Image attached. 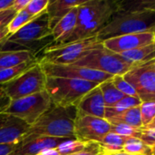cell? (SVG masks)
Instances as JSON below:
<instances>
[{"instance_id": "obj_20", "label": "cell", "mask_w": 155, "mask_h": 155, "mask_svg": "<svg viewBox=\"0 0 155 155\" xmlns=\"http://www.w3.org/2000/svg\"><path fill=\"white\" fill-rule=\"evenodd\" d=\"M118 54H120L125 61L133 64L146 63L155 58V42L151 45L142 46L132 51L121 53Z\"/></svg>"}, {"instance_id": "obj_10", "label": "cell", "mask_w": 155, "mask_h": 155, "mask_svg": "<svg viewBox=\"0 0 155 155\" xmlns=\"http://www.w3.org/2000/svg\"><path fill=\"white\" fill-rule=\"evenodd\" d=\"M40 64L45 74L48 77L79 79L94 82L99 84L113 78L112 74L75 64H54L44 62H40Z\"/></svg>"}, {"instance_id": "obj_2", "label": "cell", "mask_w": 155, "mask_h": 155, "mask_svg": "<svg viewBox=\"0 0 155 155\" xmlns=\"http://www.w3.org/2000/svg\"><path fill=\"white\" fill-rule=\"evenodd\" d=\"M75 107L52 106L31 126L25 134L74 140Z\"/></svg>"}, {"instance_id": "obj_34", "label": "cell", "mask_w": 155, "mask_h": 155, "mask_svg": "<svg viewBox=\"0 0 155 155\" xmlns=\"http://www.w3.org/2000/svg\"><path fill=\"white\" fill-rule=\"evenodd\" d=\"M74 155H106L101 144L97 142L86 143L83 151Z\"/></svg>"}, {"instance_id": "obj_11", "label": "cell", "mask_w": 155, "mask_h": 155, "mask_svg": "<svg viewBox=\"0 0 155 155\" xmlns=\"http://www.w3.org/2000/svg\"><path fill=\"white\" fill-rule=\"evenodd\" d=\"M111 132V124L104 118L76 114L74 138L82 143H100Z\"/></svg>"}, {"instance_id": "obj_29", "label": "cell", "mask_w": 155, "mask_h": 155, "mask_svg": "<svg viewBox=\"0 0 155 155\" xmlns=\"http://www.w3.org/2000/svg\"><path fill=\"white\" fill-rule=\"evenodd\" d=\"M86 143L77 140H66L56 147L60 155H74L84 150Z\"/></svg>"}, {"instance_id": "obj_19", "label": "cell", "mask_w": 155, "mask_h": 155, "mask_svg": "<svg viewBox=\"0 0 155 155\" xmlns=\"http://www.w3.org/2000/svg\"><path fill=\"white\" fill-rule=\"evenodd\" d=\"M37 59L29 51H0V70Z\"/></svg>"}, {"instance_id": "obj_23", "label": "cell", "mask_w": 155, "mask_h": 155, "mask_svg": "<svg viewBox=\"0 0 155 155\" xmlns=\"http://www.w3.org/2000/svg\"><path fill=\"white\" fill-rule=\"evenodd\" d=\"M99 87L104 97L105 107H111L125 97V95L115 87L111 79L99 84Z\"/></svg>"}, {"instance_id": "obj_6", "label": "cell", "mask_w": 155, "mask_h": 155, "mask_svg": "<svg viewBox=\"0 0 155 155\" xmlns=\"http://www.w3.org/2000/svg\"><path fill=\"white\" fill-rule=\"evenodd\" d=\"M46 77L38 61L17 77L3 84L1 88L12 102L45 91Z\"/></svg>"}, {"instance_id": "obj_24", "label": "cell", "mask_w": 155, "mask_h": 155, "mask_svg": "<svg viewBox=\"0 0 155 155\" xmlns=\"http://www.w3.org/2000/svg\"><path fill=\"white\" fill-rule=\"evenodd\" d=\"M142 104L141 100L138 97H130V96H125L123 98L121 101L116 103L114 105L111 107H105V115L104 119H109L112 116H114L118 114H121L128 109L140 106Z\"/></svg>"}, {"instance_id": "obj_27", "label": "cell", "mask_w": 155, "mask_h": 155, "mask_svg": "<svg viewBox=\"0 0 155 155\" xmlns=\"http://www.w3.org/2000/svg\"><path fill=\"white\" fill-rule=\"evenodd\" d=\"M120 11H155V0H123Z\"/></svg>"}, {"instance_id": "obj_38", "label": "cell", "mask_w": 155, "mask_h": 155, "mask_svg": "<svg viewBox=\"0 0 155 155\" xmlns=\"http://www.w3.org/2000/svg\"><path fill=\"white\" fill-rule=\"evenodd\" d=\"M29 1L30 0H15L12 6H11V8L14 9L16 13H18V12L24 10L26 7Z\"/></svg>"}, {"instance_id": "obj_25", "label": "cell", "mask_w": 155, "mask_h": 155, "mask_svg": "<svg viewBox=\"0 0 155 155\" xmlns=\"http://www.w3.org/2000/svg\"><path fill=\"white\" fill-rule=\"evenodd\" d=\"M124 152L133 155H153V150L139 138L128 137L124 146Z\"/></svg>"}, {"instance_id": "obj_26", "label": "cell", "mask_w": 155, "mask_h": 155, "mask_svg": "<svg viewBox=\"0 0 155 155\" xmlns=\"http://www.w3.org/2000/svg\"><path fill=\"white\" fill-rule=\"evenodd\" d=\"M38 61H39V59H35V60L21 64L16 66L0 70V86L12 81L13 79L17 77L19 74H21L22 73H24L25 71L29 69L31 66H33L35 64H36Z\"/></svg>"}, {"instance_id": "obj_43", "label": "cell", "mask_w": 155, "mask_h": 155, "mask_svg": "<svg viewBox=\"0 0 155 155\" xmlns=\"http://www.w3.org/2000/svg\"><path fill=\"white\" fill-rule=\"evenodd\" d=\"M143 129H145V130H151V129H155V117L153 118V120L146 126V127H144V128H143Z\"/></svg>"}, {"instance_id": "obj_18", "label": "cell", "mask_w": 155, "mask_h": 155, "mask_svg": "<svg viewBox=\"0 0 155 155\" xmlns=\"http://www.w3.org/2000/svg\"><path fill=\"white\" fill-rule=\"evenodd\" d=\"M77 12L78 6L73 8L65 16H64L52 29V35L54 43L64 44L74 33L77 25Z\"/></svg>"}, {"instance_id": "obj_36", "label": "cell", "mask_w": 155, "mask_h": 155, "mask_svg": "<svg viewBox=\"0 0 155 155\" xmlns=\"http://www.w3.org/2000/svg\"><path fill=\"white\" fill-rule=\"evenodd\" d=\"M15 15L16 12L11 7L5 11L0 12V30L7 27V25H9V23L11 22V20Z\"/></svg>"}, {"instance_id": "obj_44", "label": "cell", "mask_w": 155, "mask_h": 155, "mask_svg": "<svg viewBox=\"0 0 155 155\" xmlns=\"http://www.w3.org/2000/svg\"><path fill=\"white\" fill-rule=\"evenodd\" d=\"M112 155H133V154H129V153H126L124 152H121V153H114V154Z\"/></svg>"}, {"instance_id": "obj_31", "label": "cell", "mask_w": 155, "mask_h": 155, "mask_svg": "<svg viewBox=\"0 0 155 155\" xmlns=\"http://www.w3.org/2000/svg\"><path fill=\"white\" fill-rule=\"evenodd\" d=\"M142 129L143 128H135L124 124H111V133L124 137L139 138Z\"/></svg>"}, {"instance_id": "obj_15", "label": "cell", "mask_w": 155, "mask_h": 155, "mask_svg": "<svg viewBox=\"0 0 155 155\" xmlns=\"http://www.w3.org/2000/svg\"><path fill=\"white\" fill-rule=\"evenodd\" d=\"M76 114L104 118L105 104L99 85L88 92L75 106Z\"/></svg>"}, {"instance_id": "obj_41", "label": "cell", "mask_w": 155, "mask_h": 155, "mask_svg": "<svg viewBox=\"0 0 155 155\" xmlns=\"http://www.w3.org/2000/svg\"><path fill=\"white\" fill-rule=\"evenodd\" d=\"M36 155H60V153L56 148H50V149H45L41 151Z\"/></svg>"}, {"instance_id": "obj_9", "label": "cell", "mask_w": 155, "mask_h": 155, "mask_svg": "<svg viewBox=\"0 0 155 155\" xmlns=\"http://www.w3.org/2000/svg\"><path fill=\"white\" fill-rule=\"evenodd\" d=\"M124 78L134 87L142 103L155 102V58L134 65Z\"/></svg>"}, {"instance_id": "obj_21", "label": "cell", "mask_w": 155, "mask_h": 155, "mask_svg": "<svg viewBox=\"0 0 155 155\" xmlns=\"http://www.w3.org/2000/svg\"><path fill=\"white\" fill-rule=\"evenodd\" d=\"M107 121L111 124H124L135 128H143L141 121V105L112 116L107 119Z\"/></svg>"}, {"instance_id": "obj_35", "label": "cell", "mask_w": 155, "mask_h": 155, "mask_svg": "<svg viewBox=\"0 0 155 155\" xmlns=\"http://www.w3.org/2000/svg\"><path fill=\"white\" fill-rule=\"evenodd\" d=\"M139 139H141L146 144L151 146L153 150V153H155V129H151V130L142 129Z\"/></svg>"}, {"instance_id": "obj_46", "label": "cell", "mask_w": 155, "mask_h": 155, "mask_svg": "<svg viewBox=\"0 0 155 155\" xmlns=\"http://www.w3.org/2000/svg\"><path fill=\"white\" fill-rule=\"evenodd\" d=\"M0 89H1V86H0Z\"/></svg>"}, {"instance_id": "obj_30", "label": "cell", "mask_w": 155, "mask_h": 155, "mask_svg": "<svg viewBox=\"0 0 155 155\" xmlns=\"http://www.w3.org/2000/svg\"><path fill=\"white\" fill-rule=\"evenodd\" d=\"M112 83L115 85V87L123 93L125 96L130 97H138L134 87L124 78V75H114L111 79Z\"/></svg>"}, {"instance_id": "obj_5", "label": "cell", "mask_w": 155, "mask_h": 155, "mask_svg": "<svg viewBox=\"0 0 155 155\" xmlns=\"http://www.w3.org/2000/svg\"><path fill=\"white\" fill-rule=\"evenodd\" d=\"M102 45L103 42L97 35L70 43L53 44L43 50V55L39 61L54 64H74Z\"/></svg>"}, {"instance_id": "obj_39", "label": "cell", "mask_w": 155, "mask_h": 155, "mask_svg": "<svg viewBox=\"0 0 155 155\" xmlns=\"http://www.w3.org/2000/svg\"><path fill=\"white\" fill-rule=\"evenodd\" d=\"M15 144H1L0 145V155H10L13 152Z\"/></svg>"}, {"instance_id": "obj_42", "label": "cell", "mask_w": 155, "mask_h": 155, "mask_svg": "<svg viewBox=\"0 0 155 155\" xmlns=\"http://www.w3.org/2000/svg\"><path fill=\"white\" fill-rule=\"evenodd\" d=\"M8 37H9V33H8L7 27H5L4 29H1L0 30V45Z\"/></svg>"}, {"instance_id": "obj_40", "label": "cell", "mask_w": 155, "mask_h": 155, "mask_svg": "<svg viewBox=\"0 0 155 155\" xmlns=\"http://www.w3.org/2000/svg\"><path fill=\"white\" fill-rule=\"evenodd\" d=\"M15 0H0V12L10 8Z\"/></svg>"}, {"instance_id": "obj_3", "label": "cell", "mask_w": 155, "mask_h": 155, "mask_svg": "<svg viewBox=\"0 0 155 155\" xmlns=\"http://www.w3.org/2000/svg\"><path fill=\"white\" fill-rule=\"evenodd\" d=\"M144 32H155V11H119L97 36L104 42L120 35Z\"/></svg>"}, {"instance_id": "obj_33", "label": "cell", "mask_w": 155, "mask_h": 155, "mask_svg": "<svg viewBox=\"0 0 155 155\" xmlns=\"http://www.w3.org/2000/svg\"><path fill=\"white\" fill-rule=\"evenodd\" d=\"M48 3L49 0H30L25 9L32 16L38 17L46 12Z\"/></svg>"}, {"instance_id": "obj_45", "label": "cell", "mask_w": 155, "mask_h": 155, "mask_svg": "<svg viewBox=\"0 0 155 155\" xmlns=\"http://www.w3.org/2000/svg\"><path fill=\"white\" fill-rule=\"evenodd\" d=\"M153 155H155V153H153Z\"/></svg>"}, {"instance_id": "obj_28", "label": "cell", "mask_w": 155, "mask_h": 155, "mask_svg": "<svg viewBox=\"0 0 155 155\" xmlns=\"http://www.w3.org/2000/svg\"><path fill=\"white\" fill-rule=\"evenodd\" d=\"M35 18H37V17H34L31 15H29L25 11V9H24V10L16 13V15L13 17V19L11 20V22L7 25L9 36L12 35H14V34H15L17 31H19L21 28H23L24 26H25L27 24H29L30 22H32Z\"/></svg>"}, {"instance_id": "obj_7", "label": "cell", "mask_w": 155, "mask_h": 155, "mask_svg": "<svg viewBox=\"0 0 155 155\" xmlns=\"http://www.w3.org/2000/svg\"><path fill=\"white\" fill-rule=\"evenodd\" d=\"M74 64L104 72L113 76L124 75L135 65L125 61L120 54L106 49L104 45L90 51Z\"/></svg>"}, {"instance_id": "obj_13", "label": "cell", "mask_w": 155, "mask_h": 155, "mask_svg": "<svg viewBox=\"0 0 155 155\" xmlns=\"http://www.w3.org/2000/svg\"><path fill=\"white\" fill-rule=\"evenodd\" d=\"M66 140L69 139L25 134L15 144L14 150L10 155H36L45 149L58 147Z\"/></svg>"}, {"instance_id": "obj_32", "label": "cell", "mask_w": 155, "mask_h": 155, "mask_svg": "<svg viewBox=\"0 0 155 155\" xmlns=\"http://www.w3.org/2000/svg\"><path fill=\"white\" fill-rule=\"evenodd\" d=\"M155 117V102H145L141 104V121L143 128L146 127Z\"/></svg>"}, {"instance_id": "obj_1", "label": "cell", "mask_w": 155, "mask_h": 155, "mask_svg": "<svg viewBox=\"0 0 155 155\" xmlns=\"http://www.w3.org/2000/svg\"><path fill=\"white\" fill-rule=\"evenodd\" d=\"M46 12L27 24L0 45V51H29L36 55L41 50L53 45Z\"/></svg>"}, {"instance_id": "obj_16", "label": "cell", "mask_w": 155, "mask_h": 155, "mask_svg": "<svg viewBox=\"0 0 155 155\" xmlns=\"http://www.w3.org/2000/svg\"><path fill=\"white\" fill-rule=\"evenodd\" d=\"M112 3L113 0H86L84 4L78 6L77 25L75 29L85 25L99 14L107 9Z\"/></svg>"}, {"instance_id": "obj_12", "label": "cell", "mask_w": 155, "mask_h": 155, "mask_svg": "<svg viewBox=\"0 0 155 155\" xmlns=\"http://www.w3.org/2000/svg\"><path fill=\"white\" fill-rule=\"evenodd\" d=\"M154 42V32H144V33L124 35L110 38L104 40L103 42V45L106 49L115 54H121V53L132 51L134 49L142 46L151 45Z\"/></svg>"}, {"instance_id": "obj_22", "label": "cell", "mask_w": 155, "mask_h": 155, "mask_svg": "<svg viewBox=\"0 0 155 155\" xmlns=\"http://www.w3.org/2000/svg\"><path fill=\"white\" fill-rule=\"evenodd\" d=\"M128 137L121 136L113 133H109L99 143L106 155H112L124 152V146Z\"/></svg>"}, {"instance_id": "obj_8", "label": "cell", "mask_w": 155, "mask_h": 155, "mask_svg": "<svg viewBox=\"0 0 155 155\" xmlns=\"http://www.w3.org/2000/svg\"><path fill=\"white\" fill-rule=\"evenodd\" d=\"M52 101L45 90L12 101L3 114L15 117L31 126L52 106Z\"/></svg>"}, {"instance_id": "obj_37", "label": "cell", "mask_w": 155, "mask_h": 155, "mask_svg": "<svg viewBox=\"0 0 155 155\" xmlns=\"http://www.w3.org/2000/svg\"><path fill=\"white\" fill-rule=\"evenodd\" d=\"M11 103V100L8 98V96L4 93L2 88L0 89V114H2L5 109L9 106Z\"/></svg>"}, {"instance_id": "obj_17", "label": "cell", "mask_w": 155, "mask_h": 155, "mask_svg": "<svg viewBox=\"0 0 155 155\" xmlns=\"http://www.w3.org/2000/svg\"><path fill=\"white\" fill-rule=\"evenodd\" d=\"M86 0H49L46 8V15L50 29L52 30L55 25L73 8L81 5Z\"/></svg>"}, {"instance_id": "obj_14", "label": "cell", "mask_w": 155, "mask_h": 155, "mask_svg": "<svg viewBox=\"0 0 155 155\" xmlns=\"http://www.w3.org/2000/svg\"><path fill=\"white\" fill-rule=\"evenodd\" d=\"M119 11H120V1L114 0L112 5L107 9H105L104 12L99 14L96 17H94L85 25L82 26L81 28L75 29L66 43L77 41L80 39L87 38L97 35L98 32L102 30L112 20L114 15Z\"/></svg>"}, {"instance_id": "obj_4", "label": "cell", "mask_w": 155, "mask_h": 155, "mask_svg": "<svg viewBox=\"0 0 155 155\" xmlns=\"http://www.w3.org/2000/svg\"><path fill=\"white\" fill-rule=\"evenodd\" d=\"M99 84L72 78L46 77L45 90L55 106L75 107L80 100Z\"/></svg>"}]
</instances>
